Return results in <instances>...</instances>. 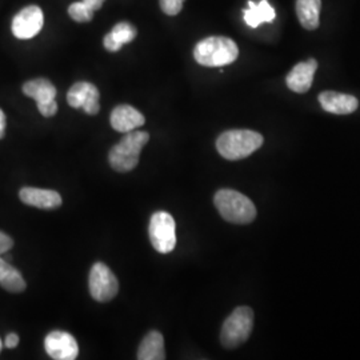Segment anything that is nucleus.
Returning <instances> with one entry per match:
<instances>
[{
	"label": "nucleus",
	"instance_id": "cd10ccee",
	"mask_svg": "<svg viewBox=\"0 0 360 360\" xmlns=\"http://www.w3.org/2000/svg\"><path fill=\"white\" fill-rule=\"evenodd\" d=\"M83 3L92 10V11H98L102 8L104 4V0H83Z\"/></svg>",
	"mask_w": 360,
	"mask_h": 360
},
{
	"label": "nucleus",
	"instance_id": "f3484780",
	"mask_svg": "<svg viewBox=\"0 0 360 360\" xmlns=\"http://www.w3.org/2000/svg\"><path fill=\"white\" fill-rule=\"evenodd\" d=\"M243 16L247 26L257 28L262 23H271L276 18V13L267 0H260L259 3L250 0L248 8L245 10Z\"/></svg>",
	"mask_w": 360,
	"mask_h": 360
},
{
	"label": "nucleus",
	"instance_id": "c85d7f7f",
	"mask_svg": "<svg viewBox=\"0 0 360 360\" xmlns=\"http://www.w3.org/2000/svg\"><path fill=\"white\" fill-rule=\"evenodd\" d=\"M6 126H7L6 115H4V112L0 110V139H3V138H4V134H6Z\"/></svg>",
	"mask_w": 360,
	"mask_h": 360
},
{
	"label": "nucleus",
	"instance_id": "aec40b11",
	"mask_svg": "<svg viewBox=\"0 0 360 360\" xmlns=\"http://www.w3.org/2000/svg\"><path fill=\"white\" fill-rule=\"evenodd\" d=\"M111 35L120 43V44H127L131 43L134 39L136 38L138 32H136V28L132 26L129 22H120L117 23L112 31H111Z\"/></svg>",
	"mask_w": 360,
	"mask_h": 360
},
{
	"label": "nucleus",
	"instance_id": "2eb2a0df",
	"mask_svg": "<svg viewBox=\"0 0 360 360\" xmlns=\"http://www.w3.org/2000/svg\"><path fill=\"white\" fill-rule=\"evenodd\" d=\"M139 360H165V339L159 331H150L143 338L141 346L138 349Z\"/></svg>",
	"mask_w": 360,
	"mask_h": 360
},
{
	"label": "nucleus",
	"instance_id": "f257e3e1",
	"mask_svg": "<svg viewBox=\"0 0 360 360\" xmlns=\"http://www.w3.org/2000/svg\"><path fill=\"white\" fill-rule=\"evenodd\" d=\"M264 143L263 136L251 129H229L219 135L217 150L227 160H242L254 154Z\"/></svg>",
	"mask_w": 360,
	"mask_h": 360
},
{
	"label": "nucleus",
	"instance_id": "bb28decb",
	"mask_svg": "<svg viewBox=\"0 0 360 360\" xmlns=\"http://www.w3.org/2000/svg\"><path fill=\"white\" fill-rule=\"evenodd\" d=\"M13 269V266L8 262H6L3 257H0V281Z\"/></svg>",
	"mask_w": 360,
	"mask_h": 360
},
{
	"label": "nucleus",
	"instance_id": "9b49d317",
	"mask_svg": "<svg viewBox=\"0 0 360 360\" xmlns=\"http://www.w3.org/2000/svg\"><path fill=\"white\" fill-rule=\"evenodd\" d=\"M316 70H318V62L312 58L306 62L297 63L285 77L287 87L296 94L307 92L312 86Z\"/></svg>",
	"mask_w": 360,
	"mask_h": 360
},
{
	"label": "nucleus",
	"instance_id": "b1692460",
	"mask_svg": "<svg viewBox=\"0 0 360 360\" xmlns=\"http://www.w3.org/2000/svg\"><path fill=\"white\" fill-rule=\"evenodd\" d=\"M103 46L104 49L110 52L119 51V50L123 47V44H120V43L111 35V32L104 37Z\"/></svg>",
	"mask_w": 360,
	"mask_h": 360
},
{
	"label": "nucleus",
	"instance_id": "1a4fd4ad",
	"mask_svg": "<svg viewBox=\"0 0 360 360\" xmlns=\"http://www.w3.org/2000/svg\"><path fill=\"white\" fill-rule=\"evenodd\" d=\"M44 25V15L38 6H28L15 15L13 34L18 39L37 37Z\"/></svg>",
	"mask_w": 360,
	"mask_h": 360
},
{
	"label": "nucleus",
	"instance_id": "412c9836",
	"mask_svg": "<svg viewBox=\"0 0 360 360\" xmlns=\"http://www.w3.org/2000/svg\"><path fill=\"white\" fill-rule=\"evenodd\" d=\"M68 15L77 23H86L92 19L94 11L90 10L83 1H75L68 7Z\"/></svg>",
	"mask_w": 360,
	"mask_h": 360
},
{
	"label": "nucleus",
	"instance_id": "f03ea898",
	"mask_svg": "<svg viewBox=\"0 0 360 360\" xmlns=\"http://www.w3.org/2000/svg\"><path fill=\"white\" fill-rule=\"evenodd\" d=\"M214 205L220 217L232 224H250L257 219V207L243 193L230 188L219 190Z\"/></svg>",
	"mask_w": 360,
	"mask_h": 360
},
{
	"label": "nucleus",
	"instance_id": "6ab92c4d",
	"mask_svg": "<svg viewBox=\"0 0 360 360\" xmlns=\"http://www.w3.org/2000/svg\"><path fill=\"white\" fill-rule=\"evenodd\" d=\"M0 285L8 292L20 294L26 290L27 283L23 275L13 267V270L0 281Z\"/></svg>",
	"mask_w": 360,
	"mask_h": 360
},
{
	"label": "nucleus",
	"instance_id": "9d476101",
	"mask_svg": "<svg viewBox=\"0 0 360 360\" xmlns=\"http://www.w3.org/2000/svg\"><path fill=\"white\" fill-rule=\"evenodd\" d=\"M46 352L55 360H74L79 355L77 339L65 331H52L44 339Z\"/></svg>",
	"mask_w": 360,
	"mask_h": 360
},
{
	"label": "nucleus",
	"instance_id": "7ed1b4c3",
	"mask_svg": "<svg viewBox=\"0 0 360 360\" xmlns=\"http://www.w3.org/2000/svg\"><path fill=\"white\" fill-rule=\"evenodd\" d=\"M239 56L236 43L226 37H210L200 40L193 49V58L203 67L231 65Z\"/></svg>",
	"mask_w": 360,
	"mask_h": 360
},
{
	"label": "nucleus",
	"instance_id": "4468645a",
	"mask_svg": "<svg viewBox=\"0 0 360 360\" xmlns=\"http://www.w3.org/2000/svg\"><path fill=\"white\" fill-rule=\"evenodd\" d=\"M19 198L27 206L37 207L41 210H55L62 206L60 193L52 190L25 187L20 190Z\"/></svg>",
	"mask_w": 360,
	"mask_h": 360
},
{
	"label": "nucleus",
	"instance_id": "ddd939ff",
	"mask_svg": "<svg viewBox=\"0 0 360 360\" xmlns=\"http://www.w3.org/2000/svg\"><path fill=\"white\" fill-rule=\"evenodd\" d=\"M110 123H111V127L117 132L127 134L129 131H134L144 126L146 117L132 105L120 104L112 110L110 116Z\"/></svg>",
	"mask_w": 360,
	"mask_h": 360
},
{
	"label": "nucleus",
	"instance_id": "6e6552de",
	"mask_svg": "<svg viewBox=\"0 0 360 360\" xmlns=\"http://www.w3.org/2000/svg\"><path fill=\"white\" fill-rule=\"evenodd\" d=\"M101 94L89 82H77L75 83L67 94V103L72 108H83L86 114L89 115H96L101 110Z\"/></svg>",
	"mask_w": 360,
	"mask_h": 360
},
{
	"label": "nucleus",
	"instance_id": "0eeeda50",
	"mask_svg": "<svg viewBox=\"0 0 360 360\" xmlns=\"http://www.w3.org/2000/svg\"><path fill=\"white\" fill-rule=\"evenodd\" d=\"M89 285L91 296L101 303L112 300L119 291V282L116 279L115 274L102 262H98L92 266Z\"/></svg>",
	"mask_w": 360,
	"mask_h": 360
},
{
	"label": "nucleus",
	"instance_id": "a211bd4d",
	"mask_svg": "<svg viewBox=\"0 0 360 360\" xmlns=\"http://www.w3.org/2000/svg\"><path fill=\"white\" fill-rule=\"evenodd\" d=\"M322 0H296V15L300 25L306 30H316L319 27Z\"/></svg>",
	"mask_w": 360,
	"mask_h": 360
},
{
	"label": "nucleus",
	"instance_id": "5701e85b",
	"mask_svg": "<svg viewBox=\"0 0 360 360\" xmlns=\"http://www.w3.org/2000/svg\"><path fill=\"white\" fill-rule=\"evenodd\" d=\"M39 112L46 117H51L58 112V104L55 101L47 102V103L38 104Z\"/></svg>",
	"mask_w": 360,
	"mask_h": 360
},
{
	"label": "nucleus",
	"instance_id": "393cba45",
	"mask_svg": "<svg viewBox=\"0 0 360 360\" xmlns=\"http://www.w3.org/2000/svg\"><path fill=\"white\" fill-rule=\"evenodd\" d=\"M13 247V240L11 236L0 231V257L6 252H8Z\"/></svg>",
	"mask_w": 360,
	"mask_h": 360
},
{
	"label": "nucleus",
	"instance_id": "4be33fe9",
	"mask_svg": "<svg viewBox=\"0 0 360 360\" xmlns=\"http://www.w3.org/2000/svg\"><path fill=\"white\" fill-rule=\"evenodd\" d=\"M159 3L163 13L169 16H175L181 11L184 0H159Z\"/></svg>",
	"mask_w": 360,
	"mask_h": 360
},
{
	"label": "nucleus",
	"instance_id": "dca6fc26",
	"mask_svg": "<svg viewBox=\"0 0 360 360\" xmlns=\"http://www.w3.org/2000/svg\"><path fill=\"white\" fill-rule=\"evenodd\" d=\"M23 94L32 98L37 104H41L55 101L58 91L49 79L38 77L28 80L23 84Z\"/></svg>",
	"mask_w": 360,
	"mask_h": 360
},
{
	"label": "nucleus",
	"instance_id": "20e7f679",
	"mask_svg": "<svg viewBox=\"0 0 360 360\" xmlns=\"http://www.w3.org/2000/svg\"><path fill=\"white\" fill-rule=\"evenodd\" d=\"M150 141V135L146 131H129L117 144H115L110 154L108 162L112 169L117 172H129L136 168L143 147Z\"/></svg>",
	"mask_w": 360,
	"mask_h": 360
},
{
	"label": "nucleus",
	"instance_id": "a878e982",
	"mask_svg": "<svg viewBox=\"0 0 360 360\" xmlns=\"http://www.w3.org/2000/svg\"><path fill=\"white\" fill-rule=\"evenodd\" d=\"M19 345V336L16 334H8L6 336V340H4V347L7 348H15Z\"/></svg>",
	"mask_w": 360,
	"mask_h": 360
},
{
	"label": "nucleus",
	"instance_id": "39448f33",
	"mask_svg": "<svg viewBox=\"0 0 360 360\" xmlns=\"http://www.w3.org/2000/svg\"><path fill=\"white\" fill-rule=\"evenodd\" d=\"M254 328V311L240 306L224 321L220 331V343L227 349H235L245 343Z\"/></svg>",
	"mask_w": 360,
	"mask_h": 360
},
{
	"label": "nucleus",
	"instance_id": "c756f323",
	"mask_svg": "<svg viewBox=\"0 0 360 360\" xmlns=\"http://www.w3.org/2000/svg\"><path fill=\"white\" fill-rule=\"evenodd\" d=\"M1 348H3V343H1V339H0V351H1Z\"/></svg>",
	"mask_w": 360,
	"mask_h": 360
},
{
	"label": "nucleus",
	"instance_id": "f8f14e48",
	"mask_svg": "<svg viewBox=\"0 0 360 360\" xmlns=\"http://www.w3.org/2000/svg\"><path fill=\"white\" fill-rule=\"evenodd\" d=\"M319 103L324 111L335 115H348L358 110L359 102L355 96L336 92V91H324L319 95Z\"/></svg>",
	"mask_w": 360,
	"mask_h": 360
},
{
	"label": "nucleus",
	"instance_id": "423d86ee",
	"mask_svg": "<svg viewBox=\"0 0 360 360\" xmlns=\"http://www.w3.org/2000/svg\"><path fill=\"white\" fill-rule=\"evenodd\" d=\"M148 235L151 245L160 254L171 252L176 245V224L165 211H158L151 217Z\"/></svg>",
	"mask_w": 360,
	"mask_h": 360
}]
</instances>
